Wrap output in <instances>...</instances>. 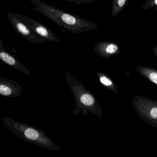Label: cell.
Segmentation results:
<instances>
[{"label": "cell", "mask_w": 157, "mask_h": 157, "mask_svg": "<svg viewBox=\"0 0 157 157\" xmlns=\"http://www.w3.org/2000/svg\"><path fill=\"white\" fill-rule=\"evenodd\" d=\"M30 1L36 6L33 8L35 11L42 14L64 31H71L75 34H80L98 28L97 24L83 19L78 15L70 14L40 0Z\"/></svg>", "instance_id": "1"}, {"label": "cell", "mask_w": 157, "mask_h": 157, "mask_svg": "<svg viewBox=\"0 0 157 157\" xmlns=\"http://www.w3.org/2000/svg\"><path fill=\"white\" fill-rule=\"evenodd\" d=\"M2 121L7 131L25 142L50 149L57 150L58 147L52 143L42 131L8 117H3Z\"/></svg>", "instance_id": "2"}, {"label": "cell", "mask_w": 157, "mask_h": 157, "mask_svg": "<svg viewBox=\"0 0 157 157\" xmlns=\"http://www.w3.org/2000/svg\"><path fill=\"white\" fill-rule=\"evenodd\" d=\"M132 104L142 120L157 129V100L144 96H135Z\"/></svg>", "instance_id": "3"}, {"label": "cell", "mask_w": 157, "mask_h": 157, "mask_svg": "<svg viewBox=\"0 0 157 157\" xmlns=\"http://www.w3.org/2000/svg\"><path fill=\"white\" fill-rule=\"evenodd\" d=\"M7 17L15 30L21 37L29 41L36 43H46L48 41L34 32L28 26L20 20L16 15L8 13Z\"/></svg>", "instance_id": "4"}, {"label": "cell", "mask_w": 157, "mask_h": 157, "mask_svg": "<svg viewBox=\"0 0 157 157\" xmlns=\"http://www.w3.org/2000/svg\"><path fill=\"white\" fill-rule=\"evenodd\" d=\"M16 15L17 16L28 26L34 32L48 41L59 42L60 40L55 36L54 33L46 26L35 19L29 18L23 15Z\"/></svg>", "instance_id": "5"}, {"label": "cell", "mask_w": 157, "mask_h": 157, "mask_svg": "<svg viewBox=\"0 0 157 157\" xmlns=\"http://www.w3.org/2000/svg\"><path fill=\"white\" fill-rule=\"evenodd\" d=\"M23 88L12 79L0 76V96L5 97H18L22 94Z\"/></svg>", "instance_id": "6"}, {"label": "cell", "mask_w": 157, "mask_h": 157, "mask_svg": "<svg viewBox=\"0 0 157 157\" xmlns=\"http://www.w3.org/2000/svg\"><path fill=\"white\" fill-rule=\"evenodd\" d=\"M121 51L119 45L112 41H101L96 44L94 49L95 53L105 58L119 54Z\"/></svg>", "instance_id": "7"}, {"label": "cell", "mask_w": 157, "mask_h": 157, "mask_svg": "<svg viewBox=\"0 0 157 157\" xmlns=\"http://www.w3.org/2000/svg\"><path fill=\"white\" fill-rule=\"evenodd\" d=\"M0 60L5 64L21 73L29 75L30 72L19 61L5 50L0 49Z\"/></svg>", "instance_id": "8"}, {"label": "cell", "mask_w": 157, "mask_h": 157, "mask_svg": "<svg viewBox=\"0 0 157 157\" xmlns=\"http://www.w3.org/2000/svg\"><path fill=\"white\" fill-rule=\"evenodd\" d=\"M135 70L138 74L157 86V69L148 66L140 65L137 66Z\"/></svg>", "instance_id": "9"}, {"label": "cell", "mask_w": 157, "mask_h": 157, "mask_svg": "<svg viewBox=\"0 0 157 157\" xmlns=\"http://www.w3.org/2000/svg\"><path fill=\"white\" fill-rule=\"evenodd\" d=\"M130 0H113L111 14L113 17L118 16L128 4Z\"/></svg>", "instance_id": "10"}, {"label": "cell", "mask_w": 157, "mask_h": 157, "mask_svg": "<svg viewBox=\"0 0 157 157\" xmlns=\"http://www.w3.org/2000/svg\"><path fill=\"white\" fill-rule=\"evenodd\" d=\"M80 100L81 103L85 106H92L95 103V100L93 97L87 93L82 94L80 96Z\"/></svg>", "instance_id": "11"}, {"label": "cell", "mask_w": 157, "mask_h": 157, "mask_svg": "<svg viewBox=\"0 0 157 157\" xmlns=\"http://www.w3.org/2000/svg\"><path fill=\"white\" fill-rule=\"evenodd\" d=\"M100 81L101 83L103 84L104 85L107 87H110V88H113V90H115L116 88L113 84L112 81L107 77L105 76H101L100 77Z\"/></svg>", "instance_id": "12"}, {"label": "cell", "mask_w": 157, "mask_h": 157, "mask_svg": "<svg viewBox=\"0 0 157 157\" xmlns=\"http://www.w3.org/2000/svg\"><path fill=\"white\" fill-rule=\"evenodd\" d=\"M157 6V0H146L142 5L143 10H147Z\"/></svg>", "instance_id": "13"}, {"label": "cell", "mask_w": 157, "mask_h": 157, "mask_svg": "<svg viewBox=\"0 0 157 157\" xmlns=\"http://www.w3.org/2000/svg\"><path fill=\"white\" fill-rule=\"evenodd\" d=\"M65 1L73 2L76 5H78L82 4H87L93 2H95V0H65Z\"/></svg>", "instance_id": "14"}, {"label": "cell", "mask_w": 157, "mask_h": 157, "mask_svg": "<svg viewBox=\"0 0 157 157\" xmlns=\"http://www.w3.org/2000/svg\"><path fill=\"white\" fill-rule=\"evenodd\" d=\"M153 50L154 54H155V55L157 57V45H156V46L153 48Z\"/></svg>", "instance_id": "15"}, {"label": "cell", "mask_w": 157, "mask_h": 157, "mask_svg": "<svg viewBox=\"0 0 157 157\" xmlns=\"http://www.w3.org/2000/svg\"><path fill=\"white\" fill-rule=\"evenodd\" d=\"M0 49L5 50L4 49L2 45V43H1V42H0Z\"/></svg>", "instance_id": "16"}, {"label": "cell", "mask_w": 157, "mask_h": 157, "mask_svg": "<svg viewBox=\"0 0 157 157\" xmlns=\"http://www.w3.org/2000/svg\"><path fill=\"white\" fill-rule=\"evenodd\" d=\"M154 9H155V11H156V12H157V7H154Z\"/></svg>", "instance_id": "17"}, {"label": "cell", "mask_w": 157, "mask_h": 157, "mask_svg": "<svg viewBox=\"0 0 157 157\" xmlns=\"http://www.w3.org/2000/svg\"><path fill=\"white\" fill-rule=\"evenodd\" d=\"M0 33H1V31H0Z\"/></svg>", "instance_id": "18"}]
</instances>
